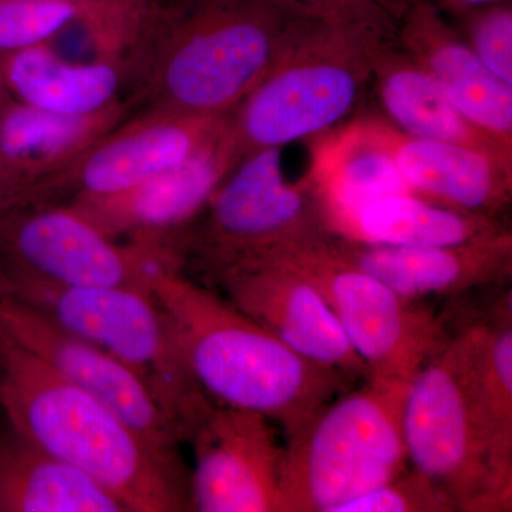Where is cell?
<instances>
[{
  "instance_id": "cell-1",
  "label": "cell",
  "mask_w": 512,
  "mask_h": 512,
  "mask_svg": "<svg viewBox=\"0 0 512 512\" xmlns=\"http://www.w3.org/2000/svg\"><path fill=\"white\" fill-rule=\"evenodd\" d=\"M316 16L291 0H153L123 53L137 113H231Z\"/></svg>"
},
{
  "instance_id": "cell-2",
  "label": "cell",
  "mask_w": 512,
  "mask_h": 512,
  "mask_svg": "<svg viewBox=\"0 0 512 512\" xmlns=\"http://www.w3.org/2000/svg\"><path fill=\"white\" fill-rule=\"evenodd\" d=\"M150 289L205 396L262 414L285 439L323 404L356 386L346 373L299 355L180 269L161 266L151 275Z\"/></svg>"
},
{
  "instance_id": "cell-3",
  "label": "cell",
  "mask_w": 512,
  "mask_h": 512,
  "mask_svg": "<svg viewBox=\"0 0 512 512\" xmlns=\"http://www.w3.org/2000/svg\"><path fill=\"white\" fill-rule=\"evenodd\" d=\"M0 412L126 512L191 511L190 470L0 330Z\"/></svg>"
},
{
  "instance_id": "cell-4",
  "label": "cell",
  "mask_w": 512,
  "mask_h": 512,
  "mask_svg": "<svg viewBox=\"0 0 512 512\" xmlns=\"http://www.w3.org/2000/svg\"><path fill=\"white\" fill-rule=\"evenodd\" d=\"M396 33L313 18L291 49L229 113L239 158L323 136L356 109L384 40Z\"/></svg>"
},
{
  "instance_id": "cell-5",
  "label": "cell",
  "mask_w": 512,
  "mask_h": 512,
  "mask_svg": "<svg viewBox=\"0 0 512 512\" xmlns=\"http://www.w3.org/2000/svg\"><path fill=\"white\" fill-rule=\"evenodd\" d=\"M0 293L123 363L146 384L183 443L214 403L185 365L151 289L63 285L0 264Z\"/></svg>"
},
{
  "instance_id": "cell-6",
  "label": "cell",
  "mask_w": 512,
  "mask_h": 512,
  "mask_svg": "<svg viewBox=\"0 0 512 512\" xmlns=\"http://www.w3.org/2000/svg\"><path fill=\"white\" fill-rule=\"evenodd\" d=\"M407 386L365 380L285 439L282 512H340L410 466L402 429Z\"/></svg>"
},
{
  "instance_id": "cell-7",
  "label": "cell",
  "mask_w": 512,
  "mask_h": 512,
  "mask_svg": "<svg viewBox=\"0 0 512 512\" xmlns=\"http://www.w3.org/2000/svg\"><path fill=\"white\" fill-rule=\"evenodd\" d=\"M480 318H467L407 386L402 429L409 464L458 511L498 512L480 392Z\"/></svg>"
},
{
  "instance_id": "cell-8",
  "label": "cell",
  "mask_w": 512,
  "mask_h": 512,
  "mask_svg": "<svg viewBox=\"0 0 512 512\" xmlns=\"http://www.w3.org/2000/svg\"><path fill=\"white\" fill-rule=\"evenodd\" d=\"M329 235L308 178L286 180L282 148H268L242 158L181 234V271L202 284Z\"/></svg>"
},
{
  "instance_id": "cell-9",
  "label": "cell",
  "mask_w": 512,
  "mask_h": 512,
  "mask_svg": "<svg viewBox=\"0 0 512 512\" xmlns=\"http://www.w3.org/2000/svg\"><path fill=\"white\" fill-rule=\"evenodd\" d=\"M332 235L268 259L292 265L318 286L365 363L367 380L406 386L446 345L457 326L343 258L332 245Z\"/></svg>"
},
{
  "instance_id": "cell-10",
  "label": "cell",
  "mask_w": 512,
  "mask_h": 512,
  "mask_svg": "<svg viewBox=\"0 0 512 512\" xmlns=\"http://www.w3.org/2000/svg\"><path fill=\"white\" fill-rule=\"evenodd\" d=\"M0 264L73 286L150 289L173 252L116 241L62 201L20 205L0 217Z\"/></svg>"
},
{
  "instance_id": "cell-11",
  "label": "cell",
  "mask_w": 512,
  "mask_h": 512,
  "mask_svg": "<svg viewBox=\"0 0 512 512\" xmlns=\"http://www.w3.org/2000/svg\"><path fill=\"white\" fill-rule=\"evenodd\" d=\"M187 443L191 511L282 512L285 443L271 420L212 403Z\"/></svg>"
},
{
  "instance_id": "cell-12",
  "label": "cell",
  "mask_w": 512,
  "mask_h": 512,
  "mask_svg": "<svg viewBox=\"0 0 512 512\" xmlns=\"http://www.w3.org/2000/svg\"><path fill=\"white\" fill-rule=\"evenodd\" d=\"M239 161L228 117L220 134L183 163L128 190L67 204L111 239L178 254L181 234Z\"/></svg>"
},
{
  "instance_id": "cell-13",
  "label": "cell",
  "mask_w": 512,
  "mask_h": 512,
  "mask_svg": "<svg viewBox=\"0 0 512 512\" xmlns=\"http://www.w3.org/2000/svg\"><path fill=\"white\" fill-rule=\"evenodd\" d=\"M202 285L220 293L306 359L340 370L357 382L369 379L365 363L325 296L292 265L278 259L251 262L222 271Z\"/></svg>"
},
{
  "instance_id": "cell-14",
  "label": "cell",
  "mask_w": 512,
  "mask_h": 512,
  "mask_svg": "<svg viewBox=\"0 0 512 512\" xmlns=\"http://www.w3.org/2000/svg\"><path fill=\"white\" fill-rule=\"evenodd\" d=\"M0 330L59 375L107 404L154 446L181 456L183 441L173 421L146 384L109 353L3 293Z\"/></svg>"
},
{
  "instance_id": "cell-15",
  "label": "cell",
  "mask_w": 512,
  "mask_h": 512,
  "mask_svg": "<svg viewBox=\"0 0 512 512\" xmlns=\"http://www.w3.org/2000/svg\"><path fill=\"white\" fill-rule=\"evenodd\" d=\"M228 114L147 111L113 128L47 187L45 200L106 197L144 183L207 146Z\"/></svg>"
},
{
  "instance_id": "cell-16",
  "label": "cell",
  "mask_w": 512,
  "mask_h": 512,
  "mask_svg": "<svg viewBox=\"0 0 512 512\" xmlns=\"http://www.w3.org/2000/svg\"><path fill=\"white\" fill-rule=\"evenodd\" d=\"M332 245L357 268L412 301H453L511 282L512 232L507 225L441 247L370 244L338 235H332Z\"/></svg>"
},
{
  "instance_id": "cell-17",
  "label": "cell",
  "mask_w": 512,
  "mask_h": 512,
  "mask_svg": "<svg viewBox=\"0 0 512 512\" xmlns=\"http://www.w3.org/2000/svg\"><path fill=\"white\" fill-rule=\"evenodd\" d=\"M404 52L473 126L512 157V84L494 76L434 0H412L396 29Z\"/></svg>"
},
{
  "instance_id": "cell-18",
  "label": "cell",
  "mask_w": 512,
  "mask_h": 512,
  "mask_svg": "<svg viewBox=\"0 0 512 512\" xmlns=\"http://www.w3.org/2000/svg\"><path fill=\"white\" fill-rule=\"evenodd\" d=\"M136 114L128 97L83 116L36 109L10 97L0 109V165L33 202L43 201L60 174Z\"/></svg>"
},
{
  "instance_id": "cell-19",
  "label": "cell",
  "mask_w": 512,
  "mask_h": 512,
  "mask_svg": "<svg viewBox=\"0 0 512 512\" xmlns=\"http://www.w3.org/2000/svg\"><path fill=\"white\" fill-rule=\"evenodd\" d=\"M390 144L414 194L456 210L501 220L512 201V164L463 144L421 140L390 124Z\"/></svg>"
},
{
  "instance_id": "cell-20",
  "label": "cell",
  "mask_w": 512,
  "mask_h": 512,
  "mask_svg": "<svg viewBox=\"0 0 512 512\" xmlns=\"http://www.w3.org/2000/svg\"><path fill=\"white\" fill-rule=\"evenodd\" d=\"M306 178L318 195L330 232L367 202L414 194L394 158L390 124L384 119L357 120L320 140Z\"/></svg>"
},
{
  "instance_id": "cell-21",
  "label": "cell",
  "mask_w": 512,
  "mask_h": 512,
  "mask_svg": "<svg viewBox=\"0 0 512 512\" xmlns=\"http://www.w3.org/2000/svg\"><path fill=\"white\" fill-rule=\"evenodd\" d=\"M0 77L12 99L53 113L83 116L124 99L126 66L121 57L70 62L49 43L0 55Z\"/></svg>"
},
{
  "instance_id": "cell-22",
  "label": "cell",
  "mask_w": 512,
  "mask_h": 512,
  "mask_svg": "<svg viewBox=\"0 0 512 512\" xmlns=\"http://www.w3.org/2000/svg\"><path fill=\"white\" fill-rule=\"evenodd\" d=\"M384 120L406 136L446 141L487 151L512 164V157L470 123L439 84L397 43L384 40L370 80Z\"/></svg>"
},
{
  "instance_id": "cell-23",
  "label": "cell",
  "mask_w": 512,
  "mask_h": 512,
  "mask_svg": "<svg viewBox=\"0 0 512 512\" xmlns=\"http://www.w3.org/2000/svg\"><path fill=\"white\" fill-rule=\"evenodd\" d=\"M0 512H126L92 478L30 440L0 412Z\"/></svg>"
},
{
  "instance_id": "cell-24",
  "label": "cell",
  "mask_w": 512,
  "mask_h": 512,
  "mask_svg": "<svg viewBox=\"0 0 512 512\" xmlns=\"http://www.w3.org/2000/svg\"><path fill=\"white\" fill-rule=\"evenodd\" d=\"M504 225L503 220L456 210L409 192L367 202L336 222L332 234L370 244L441 247L460 244Z\"/></svg>"
},
{
  "instance_id": "cell-25",
  "label": "cell",
  "mask_w": 512,
  "mask_h": 512,
  "mask_svg": "<svg viewBox=\"0 0 512 512\" xmlns=\"http://www.w3.org/2000/svg\"><path fill=\"white\" fill-rule=\"evenodd\" d=\"M480 316V392L483 399L491 480L498 512L512 510V311L511 291Z\"/></svg>"
},
{
  "instance_id": "cell-26",
  "label": "cell",
  "mask_w": 512,
  "mask_h": 512,
  "mask_svg": "<svg viewBox=\"0 0 512 512\" xmlns=\"http://www.w3.org/2000/svg\"><path fill=\"white\" fill-rule=\"evenodd\" d=\"M74 23L92 30L109 53L123 52L137 28L99 0H0V55L49 43Z\"/></svg>"
},
{
  "instance_id": "cell-27",
  "label": "cell",
  "mask_w": 512,
  "mask_h": 512,
  "mask_svg": "<svg viewBox=\"0 0 512 512\" xmlns=\"http://www.w3.org/2000/svg\"><path fill=\"white\" fill-rule=\"evenodd\" d=\"M456 29L494 76L512 84V2L466 10L456 16Z\"/></svg>"
},
{
  "instance_id": "cell-28",
  "label": "cell",
  "mask_w": 512,
  "mask_h": 512,
  "mask_svg": "<svg viewBox=\"0 0 512 512\" xmlns=\"http://www.w3.org/2000/svg\"><path fill=\"white\" fill-rule=\"evenodd\" d=\"M450 494L409 466L392 480L346 504L340 512H457Z\"/></svg>"
},
{
  "instance_id": "cell-29",
  "label": "cell",
  "mask_w": 512,
  "mask_h": 512,
  "mask_svg": "<svg viewBox=\"0 0 512 512\" xmlns=\"http://www.w3.org/2000/svg\"><path fill=\"white\" fill-rule=\"evenodd\" d=\"M320 19L362 23L396 33L412 0H291Z\"/></svg>"
},
{
  "instance_id": "cell-30",
  "label": "cell",
  "mask_w": 512,
  "mask_h": 512,
  "mask_svg": "<svg viewBox=\"0 0 512 512\" xmlns=\"http://www.w3.org/2000/svg\"><path fill=\"white\" fill-rule=\"evenodd\" d=\"M29 202L33 201L28 192L23 191L0 165V217Z\"/></svg>"
},
{
  "instance_id": "cell-31",
  "label": "cell",
  "mask_w": 512,
  "mask_h": 512,
  "mask_svg": "<svg viewBox=\"0 0 512 512\" xmlns=\"http://www.w3.org/2000/svg\"><path fill=\"white\" fill-rule=\"evenodd\" d=\"M99 2L106 3L111 8L119 10V12L126 15L128 19L133 20L136 26H138L151 0H99Z\"/></svg>"
},
{
  "instance_id": "cell-32",
  "label": "cell",
  "mask_w": 512,
  "mask_h": 512,
  "mask_svg": "<svg viewBox=\"0 0 512 512\" xmlns=\"http://www.w3.org/2000/svg\"><path fill=\"white\" fill-rule=\"evenodd\" d=\"M440 9L450 18L466 10L481 8V6L495 5V3L512 2V0H434Z\"/></svg>"
},
{
  "instance_id": "cell-33",
  "label": "cell",
  "mask_w": 512,
  "mask_h": 512,
  "mask_svg": "<svg viewBox=\"0 0 512 512\" xmlns=\"http://www.w3.org/2000/svg\"><path fill=\"white\" fill-rule=\"evenodd\" d=\"M10 99L9 93L6 92L5 86H3L2 77H0V109L5 106L6 101Z\"/></svg>"
}]
</instances>
